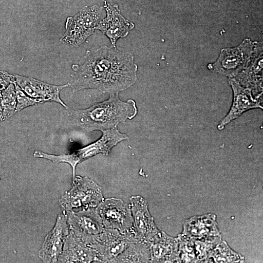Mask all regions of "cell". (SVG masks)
<instances>
[{
	"mask_svg": "<svg viewBox=\"0 0 263 263\" xmlns=\"http://www.w3.org/2000/svg\"><path fill=\"white\" fill-rule=\"evenodd\" d=\"M234 78L242 86L249 90L257 99L262 100L263 45L254 41L252 56L245 68Z\"/></svg>",
	"mask_w": 263,
	"mask_h": 263,
	"instance_id": "obj_14",
	"label": "cell"
},
{
	"mask_svg": "<svg viewBox=\"0 0 263 263\" xmlns=\"http://www.w3.org/2000/svg\"><path fill=\"white\" fill-rule=\"evenodd\" d=\"M102 189L88 177L75 176L72 187L61 197L59 203L64 212L73 208H95L103 200Z\"/></svg>",
	"mask_w": 263,
	"mask_h": 263,
	"instance_id": "obj_5",
	"label": "cell"
},
{
	"mask_svg": "<svg viewBox=\"0 0 263 263\" xmlns=\"http://www.w3.org/2000/svg\"><path fill=\"white\" fill-rule=\"evenodd\" d=\"M0 107L2 121L12 117L16 113V94L14 81L1 92Z\"/></svg>",
	"mask_w": 263,
	"mask_h": 263,
	"instance_id": "obj_19",
	"label": "cell"
},
{
	"mask_svg": "<svg viewBox=\"0 0 263 263\" xmlns=\"http://www.w3.org/2000/svg\"><path fill=\"white\" fill-rule=\"evenodd\" d=\"M14 82L28 96L39 101L41 103L46 101L58 103L65 109L69 107L60 97L61 91L69 87L66 84L62 85L50 84L32 77H26L19 75H13Z\"/></svg>",
	"mask_w": 263,
	"mask_h": 263,
	"instance_id": "obj_13",
	"label": "cell"
},
{
	"mask_svg": "<svg viewBox=\"0 0 263 263\" xmlns=\"http://www.w3.org/2000/svg\"><path fill=\"white\" fill-rule=\"evenodd\" d=\"M130 202L135 238L150 244L160 235L149 212L148 203L140 195L132 196Z\"/></svg>",
	"mask_w": 263,
	"mask_h": 263,
	"instance_id": "obj_10",
	"label": "cell"
},
{
	"mask_svg": "<svg viewBox=\"0 0 263 263\" xmlns=\"http://www.w3.org/2000/svg\"><path fill=\"white\" fill-rule=\"evenodd\" d=\"M103 5L106 16L99 22L96 30L109 39L112 46L116 47L117 40L126 37L135 25L122 15L117 4H111L104 0Z\"/></svg>",
	"mask_w": 263,
	"mask_h": 263,
	"instance_id": "obj_11",
	"label": "cell"
},
{
	"mask_svg": "<svg viewBox=\"0 0 263 263\" xmlns=\"http://www.w3.org/2000/svg\"><path fill=\"white\" fill-rule=\"evenodd\" d=\"M95 208L81 209L77 212L71 210L65 212L69 229L88 245L104 228Z\"/></svg>",
	"mask_w": 263,
	"mask_h": 263,
	"instance_id": "obj_9",
	"label": "cell"
},
{
	"mask_svg": "<svg viewBox=\"0 0 263 263\" xmlns=\"http://www.w3.org/2000/svg\"><path fill=\"white\" fill-rule=\"evenodd\" d=\"M69 124L88 132H103L117 127L120 122L132 119L137 113L133 99L121 100L118 93H110L106 100L94 104L85 109H66Z\"/></svg>",
	"mask_w": 263,
	"mask_h": 263,
	"instance_id": "obj_2",
	"label": "cell"
},
{
	"mask_svg": "<svg viewBox=\"0 0 263 263\" xmlns=\"http://www.w3.org/2000/svg\"><path fill=\"white\" fill-rule=\"evenodd\" d=\"M102 132L103 135L98 140L72 153L55 155L36 150L34 156L46 159L54 163L69 164L73 169V179L75 177L76 166L79 163L99 153L107 155L114 146L128 138L127 134L120 132L117 127Z\"/></svg>",
	"mask_w": 263,
	"mask_h": 263,
	"instance_id": "obj_3",
	"label": "cell"
},
{
	"mask_svg": "<svg viewBox=\"0 0 263 263\" xmlns=\"http://www.w3.org/2000/svg\"><path fill=\"white\" fill-rule=\"evenodd\" d=\"M137 240L133 230L122 233L117 229L104 228L88 246L96 251L99 263H112Z\"/></svg>",
	"mask_w": 263,
	"mask_h": 263,
	"instance_id": "obj_7",
	"label": "cell"
},
{
	"mask_svg": "<svg viewBox=\"0 0 263 263\" xmlns=\"http://www.w3.org/2000/svg\"><path fill=\"white\" fill-rule=\"evenodd\" d=\"M99 262L96 251L70 229L66 236L57 263Z\"/></svg>",
	"mask_w": 263,
	"mask_h": 263,
	"instance_id": "obj_16",
	"label": "cell"
},
{
	"mask_svg": "<svg viewBox=\"0 0 263 263\" xmlns=\"http://www.w3.org/2000/svg\"><path fill=\"white\" fill-rule=\"evenodd\" d=\"M0 102H1V94L0 93V123L2 121V113H1V107H0Z\"/></svg>",
	"mask_w": 263,
	"mask_h": 263,
	"instance_id": "obj_22",
	"label": "cell"
},
{
	"mask_svg": "<svg viewBox=\"0 0 263 263\" xmlns=\"http://www.w3.org/2000/svg\"><path fill=\"white\" fill-rule=\"evenodd\" d=\"M150 262V244L137 240L128 246L112 263Z\"/></svg>",
	"mask_w": 263,
	"mask_h": 263,
	"instance_id": "obj_17",
	"label": "cell"
},
{
	"mask_svg": "<svg viewBox=\"0 0 263 263\" xmlns=\"http://www.w3.org/2000/svg\"><path fill=\"white\" fill-rule=\"evenodd\" d=\"M254 42L244 39L238 46L223 48L218 59L209 63L207 68L229 78L235 77L249 62L253 53Z\"/></svg>",
	"mask_w": 263,
	"mask_h": 263,
	"instance_id": "obj_6",
	"label": "cell"
},
{
	"mask_svg": "<svg viewBox=\"0 0 263 263\" xmlns=\"http://www.w3.org/2000/svg\"><path fill=\"white\" fill-rule=\"evenodd\" d=\"M103 7L95 4L86 6L74 16L68 17L60 40L73 46L83 43L96 30L103 18Z\"/></svg>",
	"mask_w": 263,
	"mask_h": 263,
	"instance_id": "obj_4",
	"label": "cell"
},
{
	"mask_svg": "<svg viewBox=\"0 0 263 263\" xmlns=\"http://www.w3.org/2000/svg\"><path fill=\"white\" fill-rule=\"evenodd\" d=\"M16 94V113L28 107L41 103L39 101L31 97L26 94L14 82Z\"/></svg>",
	"mask_w": 263,
	"mask_h": 263,
	"instance_id": "obj_20",
	"label": "cell"
},
{
	"mask_svg": "<svg viewBox=\"0 0 263 263\" xmlns=\"http://www.w3.org/2000/svg\"><path fill=\"white\" fill-rule=\"evenodd\" d=\"M69 232L67 216L63 211L58 215L54 228L45 237L38 251V257L44 263H57Z\"/></svg>",
	"mask_w": 263,
	"mask_h": 263,
	"instance_id": "obj_15",
	"label": "cell"
},
{
	"mask_svg": "<svg viewBox=\"0 0 263 263\" xmlns=\"http://www.w3.org/2000/svg\"><path fill=\"white\" fill-rule=\"evenodd\" d=\"M104 228L114 229L122 233L133 230V218L130 207L122 199H104L96 207Z\"/></svg>",
	"mask_w": 263,
	"mask_h": 263,
	"instance_id": "obj_8",
	"label": "cell"
},
{
	"mask_svg": "<svg viewBox=\"0 0 263 263\" xmlns=\"http://www.w3.org/2000/svg\"><path fill=\"white\" fill-rule=\"evenodd\" d=\"M228 81L233 92V100L227 113L217 125L219 131L224 130L244 112L254 109H263V100L256 98L249 90L242 86L233 78H228Z\"/></svg>",
	"mask_w": 263,
	"mask_h": 263,
	"instance_id": "obj_12",
	"label": "cell"
},
{
	"mask_svg": "<svg viewBox=\"0 0 263 263\" xmlns=\"http://www.w3.org/2000/svg\"><path fill=\"white\" fill-rule=\"evenodd\" d=\"M175 242L165 234L150 244V262L172 260L174 257Z\"/></svg>",
	"mask_w": 263,
	"mask_h": 263,
	"instance_id": "obj_18",
	"label": "cell"
},
{
	"mask_svg": "<svg viewBox=\"0 0 263 263\" xmlns=\"http://www.w3.org/2000/svg\"><path fill=\"white\" fill-rule=\"evenodd\" d=\"M14 80L13 75L0 71V93L5 89Z\"/></svg>",
	"mask_w": 263,
	"mask_h": 263,
	"instance_id": "obj_21",
	"label": "cell"
},
{
	"mask_svg": "<svg viewBox=\"0 0 263 263\" xmlns=\"http://www.w3.org/2000/svg\"><path fill=\"white\" fill-rule=\"evenodd\" d=\"M72 68L73 73L67 84L74 92L91 89L118 93L131 87L137 77L138 66L133 55L112 45L87 51L84 63Z\"/></svg>",
	"mask_w": 263,
	"mask_h": 263,
	"instance_id": "obj_1",
	"label": "cell"
}]
</instances>
